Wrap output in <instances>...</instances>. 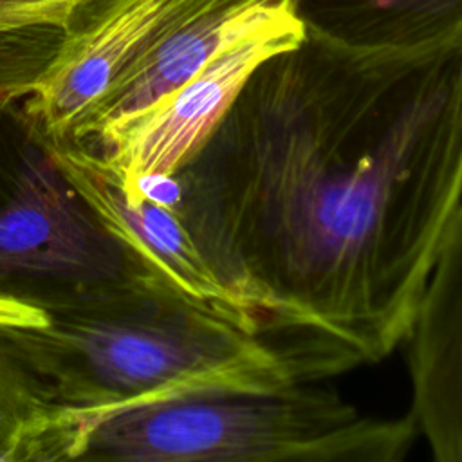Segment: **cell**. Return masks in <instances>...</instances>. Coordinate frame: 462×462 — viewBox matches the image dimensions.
<instances>
[{
  "label": "cell",
  "mask_w": 462,
  "mask_h": 462,
  "mask_svg": "<svg viewBox=\"0 0 462 462\" xmlns=\"http://www.w3.org/2000/svg\"><path fill=\"white\" fill-rule=\"evenodd\" d=\"M173 211L300 383L404 343L462 200V32L265 56L173 173Z\"/></svg>",
  "instance_id": "cell-1"
},
{
  "label": "cell",
  "mask_w": 462,
  "mask_h": 462,
  "mask_svg": "<svg viewBox=\"0 0 462 462\" xmlns=\"http://www.w3.org/2000/svg\"><path fill=\"white\" fill-rule=\"evenodd\" d=\"M42 310V325L0 323V361L85 440L101 420L134 406L300 383L269 341L153 269Z\"/></svg>",
  "instance_id": "cell-2"
},
{
  "label": "cell",
  "mask_w": 462,
  "mask_h": 462,
  "mask_svg": "<svg viewBox=\"0 0 462 462\" xmlns=\"http://www.w3.org/2000/svg\"><path fill=\"white\" fill-rule=\"evenodd\" d=\"M417 433L410 415L368 417L336 392L296 383L117 411L88 433L78 460L397 462L410 453Z\"/></svg>",
  "instance_id": "cell-3"
},
{
  "label": "cell",
  "mask_w": 462,
  "mask_h": 462,
  "mask_svg": "<svg viewBox=\"0 0 462 462\" xmlns=\"http://www.w3.org/2000/svg\"><path fill=\"white\" fill-rule=\"evenodd\" d=\"M23 99L0 101V296L42 309L150 269L65 177Z\"/></svg>",
  "instance_id": "cell-4"
},
{
  "label": "cell",
  "mask_w": 462,
  "mask_h": 462,
  "mask_svg": "<svg viewBox=\"0 0 462 462\" xmlns=\"http://www.w3.org/2000/svg\"><path fill=\"white\" fill-rule=\"evenodd\" d=\"M208 0H81L52 65L23 99L51 139H67L92 105L171 27Z\"/></svg>",
  "instance_id": "cell-5"
},
{
  "label": "cell",
  "mask_w": 462,
  "mask_h": 462,
  "mask_svg": "<svg viewBox=\"0 0 462 462\" xmlns=\"http://www.w3.org/2000/svg\"><path fill=\"white\" fill-rule=\"evenodd\" d=\"M301 25L282 13L215 54L189 81L134 119L105 143L103 155L125 182L173 175L204 143L249 72L269 54L292 45Z\"/></svg>",
  "instance_id": "cell-6"
},
{
  "label": "cell",
  "mask_w": 462,
  "mask_h": 462,
  "mask_svg": "<svg viewBox=\"0 0 462 462\" xmlns=\"http://www.w3.org/2000/svg\"><path fill=\"white\" fill-rule=\"evenodd\" d=\"M51 150L99 222L137 260L256 334L245 309L215 278L171 208L130 189L103 155L74 139H51Z\"/></svg>",
  "instance_id": "cell-7"
},
{
  "label": "cell",
  "mask_w": 462,
  "mask_h": 462,
  "mask_svg": "<svg viewBox=\"0 0 462 462\" xmlns=\"http://www.w3.org/2000/svg\"><path fill=\"white\" fill-rule=\"evenodd\" d=\"M404 345L410 417L435 460L462 462V200L440 242Z\"/></svg>",
  "instance_id": "cell-8"
},
{
  "label": "cell",
  "mask_w": 462,
  "mask_h": 462,
  "mask_svg": "<svg viewBox=\"0 0 462 462\" xmlns=\"http://www.w3.org/2000/svg\"><path fill=\"white\" fill-rule=\"evenodd\" d=\"M289 13L285 0H208L155 42L83 116L74 139L97 146L189 81L226 45Z\"/></svg>",
  "instance_id": "cell-9"
},
{
  "label": "cell",
  "mask_w": 462,
  "mask_h": 462,
  "mask_svg": "<svg viewBox=\"0 0 462 462\" xmlns=\"http://www.w3.org/2000/svg\"><path fill=\"white\" fill-rule=\"evenodd\" d=\"M303 32L356 49H408L462 32V0H285Z\"/></svg>",
  "instance_id": "cell-10"
},
{
  "label": "cell",
  "mask_w": 462,
  "mask_h": 462,
  "mask_svg": "<svg viewBox=\"0 0 462 462\" xmlns=\"http://www.w3.org/2000/svg\"><path fill=\"white\" fill-rule=\"evenodd\" d=\"M83 431L32 399L0 361V462L78 460Z\"/></svg>",
  "instance_id": "cell-11"
},
{
  "label": "cell",
  "mask_w": 462,
  "mask_h": 462,
  "mask_svg": "<svg viewBox=\"0 0 462 462\" xmlns=\"http://www.w3.org/2000/svg\"><path fill=\"white\" fill-rule=\"evenodd\" d=\"M81 0H0V38L14 32L61 27Z\"/></svg>",
  "instance_id": "cell-12"
},
{
  "label": "cell",
  "mask_w": 462,
  "mask_h": 462,
  "mask_svg": "<svg viewBox=\"0 0 462 462\" xmlns=\"http://www.w3.org/2000/svg\"><path fill=\"white\" fill-rule=\"evenodd\" d=\"M0 323L5 325H42L45 314L40 307L0 296Z\"/></svg>",
  "instance_id": "cell-13"
}]
</instances>
